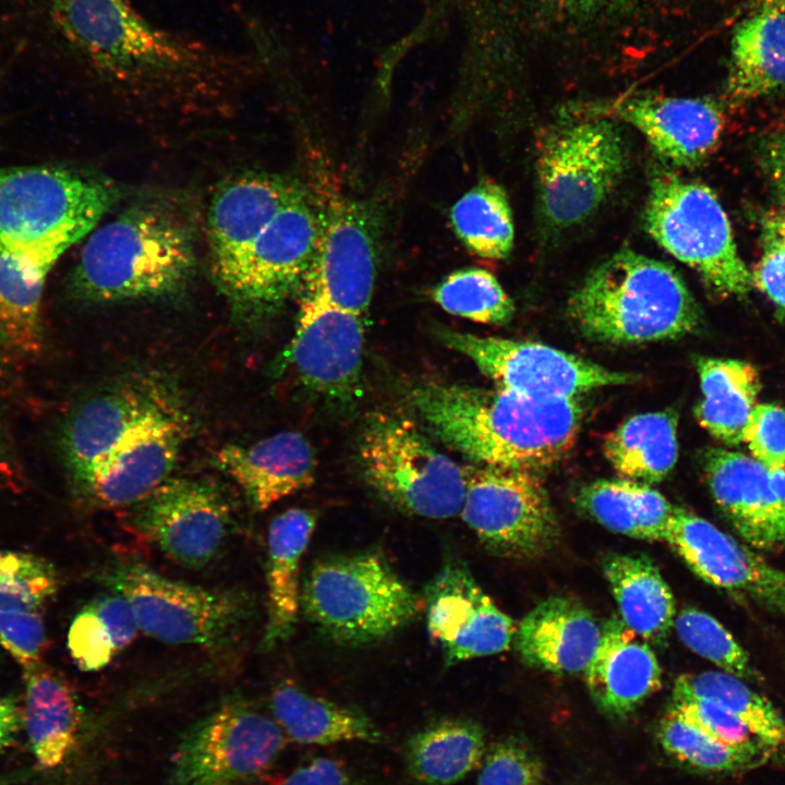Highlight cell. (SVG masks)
<instances>
[{
  "mask_svg": "<svg viewBox=\"0 0 785 785\" xmlns=\"http://www.w3.org/2000/svg\"><path fill=\"white\" fill-rule=\"evenodd\" d=\"M62 46L100 84L141 99L201 100L235 87L245 57L146 19L129 0H46Z\"/></svg>",
  "mask_w": 785,
  "mask_h": 785,
  "instance_id": "6da1fadb",
  "label": "cell"
},
{
  "mask_svg": "<svg viewBox=\"0 0 785 785\" xmlns=\"http://www.w3.org/2000/svg\"><path fill=\"white\" fill-rule=\"evenodd\" d=\"M409 398L428 430L469 459L530 471L566 456L583 415L578 398H531L499 387L427 382Z\"/></svg>",
  "mask_w": 785,
  "mask_h": 785,
  "instance_id": "7a4b0ae2",
  "label": "cell"
},
{
  "mask_svg": "<svg viewBox=\"0 0 785 785\" xmlns=\"http://www.w3.org/2000/svg\"><path fill=\"white\" fill-rule=\"evenodd\" d=\"M196 263L190 219L170 204L145 201L88 234L69 287L90 302L160 298L182 289Z\"/></svg>",
  "mask_w": 785,
  "mask_h": 785,
  "instance_id": "3957f363",
  "label": "cell"
},
{
  "mask_svg": "<svg viewBox=\"0 0 785 785\" xmlns=\"http://www.w3.org/2000/svg\"><path fill=\"white\" fill-rule=\"evenodd\" d=\"M568 314L587 338L611 345L673 340L695 331L700 309L676 269L623 249L573 290Z\"/></svg>",
  "mask_w": 785,
  "mask_h": 785,
  "instance_id": "277c9868",
  "label": "cell"
},
{
  "mask_svg": "<svg viewBox=\"0 0 785 785\" xmlns=\"http://www.w3.org/2000/svg\"><path fill=\"white\" fill-rule=\"evenodd\" d=\"M117 200L113 183L78 169L0 167V253L46 279Z\"/></svg>",
  "mask_w": 785,
  "mask_h": 785,
  "instance_id": "5b68a950",
  "label": "cell"
},
{
  "mask_svg": "<svg viewBox=\"0 0 785 785\" xmlns=\"http://www.w3.org/2000/svg\"><path fill=\"white\" fill-rule=\"evenodd\" d=\"M420 608L413 590L376 551L316 560L301 584V609L326 638L348 647L384 640Z\"/></svg>",
  "mask_w": 785,
  "mask_h": 785,
  "instance_id": "8992f818",
  "label": "cell"
},
{
  "mask_svg": "<svg viewBox=\"0 0 785 785\" xmlns=\"http://www.w3.org/2000/svg\"><path fill=\"white\" fill-rule=\"evenodd\" d=\"M644 227L716 294L742 297L751 290L752 273L738 253L726 212L708 185L657 172L650 183Z\"/></svg>",
  "mask_w": 785,
  "mask_h": 785,
  "instance_id": "52a82bcc",
  "label": "cell"
},
{
  "mask_svg": "<svg viewBox=\"0 0 785 785\" xmlns=\"http://www.w3.org/2000/svg\"><path fill=\"white\" fill-rule=\"evenodd\" d=\"M360 461L370 486L400 511L428 519L460 514L466 470L412 421L390 414L371 419L362 433Z\"/></svg>",
  "mask_w": 785,
  "mask_h": 785,
  "instance_id": "ba28073f",
  "label": "cell"
},
{
  "mask_svg": "<svg viewBox=\"0 0 785 785\" xmlns=\"http://www.w3.org/2000/svg\"><path fill=\"white\" fill-rule=\"evenodd\" d=\"M104 578L129 602L140 630L164 643L221 650L251 616L244 593L172 580L138 563L113 565Z\"/></svg>",
  "mask_w": 785,
  "mask_h": 785,
  "instance_id": "9c48e42d",
  "label": "cell"
},
{
  "mask_svg": "<svg viewBox=\"0 0 785 785\" xmlns=\"http://www.w3.org/2000/svg\"><path fill=\"white\" fill-rule=\"evenodd\" d=\"M287 739L273 716L228 697L180 737L166 785H249L271 769Z\"/></svg>",
  "mask_w": 785,
  "mask_h": 785,
  "instance_id": "30bf717a",
  "label": "cell"
},
{
  "mask_svg": "<svg viewBox=\"0 0 785 785\" xmlns=\"http://www.w3.org/2000/svg\"><path fill=\"white\" fill-rule=\"evenodd\" d=\"M625 167V144L612 121L577 120L553 129L536 161L543 215L556 227L584 221L613 192Z\"/></svg>",
  "mask_w": 785,
  "mask_h": 785,
  "instance_id": "8fae6325",
  "label": "cell"
},
{
  "mask_svg": "<svg viewBox=\"0 0 785 785\" xmlns=\"http://www.w3.org/2000/svg\"><path fill=\"white\" fill-rule=\"evenodd\" d=\"M460 515L481 544L502 557H542L559 536L550 495L535 471L468 468Z\"/></svg>",
  "mask_w": 785,
  "mask_h": 785,
  "instance_id": "7c38bea8",
  "label": "cell"
},
{
  "mask_svg": "<svg viewBox=\"0 0 785 785\" xmlns=\"http://www.w3.org/2000/svg\"><path fill=\"white\" fill-rule=\"evenodd\" d=\"M318 239V214L303 192L286 204L218 288L237 316L262 319L303 286Z\"/></svg>",
  "mask_w": 785,
  "mask_h": 785,
  "instance_id": "4fadbf2b",
  "label": "cell"
},
{
  "mask_svg": "<svg viewBox=\"0 0 785 785\" xmlns=\"http://www.w3.org/2000/svg\"><path fill=\"white\" fill-rule=\"evenodd\" d=\"M437 335L448 348L472 360L497 387L531 398L575 399L597 388L633 381L629 373L539 342L447 328L438 329Z\"/></svg>",
  "mask_w": 785,
  "mask_h": 785,
  "instance_id": "5bb4252c",
  "label": "cell"
},
{
  "mask_svg": "<svg viewBox=\"0 0 785 785\" xmlns=\"http://www.w3.org/2000/svg\"><path fill=\"white\" fill-rule=\"evenodd\" d=\"M180 404L168 386L152 378L126 381L80 403L60 435L70 483L119 455Z\"/></svg>",
  "mask_w": 785,
  "mask_h": 785,
  "instance_id": "9a60e30c",
  "label": "cell"
},
{
  "mask_svg": "<svg viewBox=\"0 0 785 785\" xmlns=\"http://www.w3.org/2000/svg\"><path fill=\"white\" fill-rule=\"evenodd\" d=\"M133 529L174 563L202 568L224 548L233 510L218 485L169 478L133 505Z\"/></svg>",
  "mask_w": 785,
  "mask_h": 785,
  "instance_id": "2e32d148",
  "label": "cell"
},
{
  "mask_svg": "<svg viewBox=\"0 0 785 785\" xmlns=\"http://www.w3.org/2000/svg\"><path fill=\"white\" fill-rule=\"evenodd\" d=\"M663 540L704 582L785 617V571L709 520L674 506Z\"/></svg>",
  "mask_w": 785,
  "mask_h": 785,
  "instance_id": "e0dca14e",
  "label": "cell"
},
{
  "mask_svg": "<svg viewBox=\"0 0 785 785\" xmlns=\"http://www.w3.org/2000/svg\"><path fill=\"white\" fill-rule=\"evenodd\" d=\"M427 631L446 665L493 655L512 643L516 627L462 560H446L425 588Z\"/></svg>",
  "mask_w": 785,
  "mask_h": 785,
  "instance_id": "ac0fdd59",
  "label": "cell"
},
{
  "mask_svg": "<svg viewBox=\"0 0 785 785\" xmlns=\"http://www.w3.org/2000/svg\"><path fill=\"white\" fill-rule=\"evenodd\" d=\"M318 214V239L304 298L362 316L374 289V242L358 207L329 198Z\"/></svg>",
  "mask_w": 785,
  "mask_h": 785,
  "instance_id": "d6986e66",
  "label": "cell"
},
{
  "mask_svg": "<svg viewBox=\"0 0 785 785\" xmlns=\"http://www.w3.org/2000/svg\"><path fill=\"white\" fill-rule=\"evenodd\" d=\"M363 341L360 315L303 298L287 358L307 387L346 401L358 391Z\"/></svg>",
  "mask_w": 785,
  "mask_h": 785,
  "instance_id": "ffe728a7",
  "label": "cell"
},
{
  "mask_svg": "<svg viewBox=\"0 0 785 785\" xmlns=\"http://www.w3.org/2000/svg\"><path fill=\"white\" fill-rule=\"evenodd\" d=\"M300 189L287 180L262 173L234 177L212 197L207 235L213 277L219 287L280 209Z\"/></svg>",
  "mask_w": 785,
  "mask_h": 785,
  "instance_id": "44dd1931",
  "label": "cell"
},
{
  "mask_svg": "<svg viewBox=\"0 0 785 785\" xmlns=\"http://www.w3.org/2000/svg\"><path fill=\"white\" fill-rule=\"evenodd\" d=\"M705 480L716 505L751 547L785 546V504L775 494L770 470L739 451L708 449L702 459Z\"/></svg>",
  "mask_w": 785,
  "mask_h": 785,
  "instance_id": "7402d4cb",
  "label": "cell"
},
{
  "mask_svg": "<svg viewBox=\"0 0 785 785\" xmlns=\"http://www.w3.org/2000/svg\"><path fill=\"white\" fill-rule=\"evenodd\" d=\"M619 118L637 129L657 155L678 167H697L720 142L724 119L712 100L644 96L616 105Z\"/></svg>",
  "mask_w": 785,
  "mask_h": 785,
  "instance_id": "603a6c76",
  "label": "cell"
},
{
  "mask_svg": "<svg viewBox=\"0 0 785 785\" xmlns=\"http://www.w3.org/2000/svg\"><path fill=\"white\" fill-rule=\"evenodd\" d=\"M594 615L579 601L551 596L519 623L514 647L521 661L556 674L584 673L602 637Z\"/></svg>",
  "mask_w": 785,
  "mask_h": 785,
  "instance_id": "cb8c5ba5",
  "label": "cell"
},
{
  "mask_svg": "<svg viewBox=\"0 0 785 785\" xmlns=\"http://www.w3.org/2000/svg\"><path fill=\"white\" fill-rule=\"evenodd\" d=\"M216 462L257 510L312 485L316 468L311 443L294 431L249 446L226 445L218 450Z\"/></svg>",
  "mask_w": 785,
  "mask_h": 785,
  "instance_id": "d4e9b609",
  "label": "cell"
},
{
  "mask_svg": "<svg viewBox=\"0 0 785 785\" xmlns=\"http://www.w3.org/2000/svg\"><path fill=\"white\" fill-rule=\"evenodd\" d=\"M584 674L596 706L618 718L662 686V669L650 643L617 617L603 624L601 641Z\"/></svg>",
  "mask_w": 785,
  "mask_h": 785,
  "instance_id": "484cf974",
  "label": "cell"
},
{
  "mask_svg": "<svg viewBox=\"0 0 785 785\" xmlns=\"http://www.w3.org/2000/svg\"><path fill=\"white\" fill-rule=\"evenodd\" d=\"M23 729L36 763L62 765L76 747L83 727L78 698L61 674L41 662L24 667Z\"/></svg>",
  "mask_w": 785,
  "mask_h": 785,
  "instance_id": "4316f807",
  "label": "cell"
},
{
  "mask_svg": "<svg viewBox=\"0 0 785 785\" xmlns=\"http://www.w3.org/2000/svg\"><path fill=\"white\" fill-rule=\"evenodd\" d=\"M785 87V2L761 0L734 29L726 93L742 102Z\"/></svg>",
  "mask_w": 785,
  "mask_h": 785,
  "instance_id": "83f0119b",
  "label": "cell"
},
{
  "mask_svg": "<svg viewBox=\"0 0 785 785\" xmlns=\"http://www.w3.org/2000/svg\"><path fill=\"white\" fill-rule=\"evenodd\" d=\"M317 523L312 509L291 508L271 521L267 534V619L262 640L264 649L292 633L301 609L300 569Z\"/></svg>",
  "mask_w": 785,
  "mask_h": 785,
  "instance_id": "f1b7e54d",
  "label": "cell"
},
{
  "mask_svg": "<svg viewBox=\"0 0 785 785\" xmlns=\"http://www.w3.org/2000/svg\"><path fill=\"white\" fill-rule=\"evenodd\" d=\"M603 572L621 620L642 639L662 647L676 616L674 594L657 566L643 554L612 553Z\"/></svg>",
  "mask_w": 785,
  "mask_h": 785,
  "instance_id": "f546056e",
  "label": "cell"
},
{
  "mask_svg": "<svg viewBox=\"0 0 785 785\" xmlns=\"http://www.w3.org/2000/svg\"><path fill=\"white\" fill-rule=\"evenodd\" d=\"M270 710L286 737L299 744L384 741L382 730L364 712L313 696L295 685H278L270 696Z\"/></svg>",
  "mask_w": 785,
  "mask_h": 785,
  "instance_id": "4dcf8cb0",
  "label": "cell"
},
{
  "mask_svg": "<svg viewBox=\"0 0 785 785\" xmlns=\"http://www.w3.org/2000/svg\"><path fill=\"white\" fill-rule=\"evenodd\" d=\"M485 751V730L480 723L445 717L413 733L403 757L408 773L418 783L452 785L480 768Z\"/></svg>",
  "mask_w": 785,
  "mask_h": 785,
  "instance_id": "1f68e13d",
  "label": "cell"
},
{
  "mask_svg": "<svg viewBox=\"0 0 785 785\" xmlns=\"http://www.w3.org/2000/svg\"><path fill=\"white\" fill-rule=\"evenodd\" d=\"M696 366L702 392L698 422L722 443H741L760 391L757 370L745 361L708 357L698 358Z\"/></svg>",
  "mask_w": 785,
  "mask_h": 785,
  "instance_id": "d6a6232c",
  "label": "cell"
},
{
  "mask_svg": "<svg viewBox=\"0 0 785 785\" xmlns=\"http://www.w3.org/2000/svg\"><path fill=\"white\" fill-rule=\"evenodd\" d=\"M576 504L607 530L648 541L663 540L674 508L651 485L623 478L583 485Z\"/></svg>",
  "mask_w": 785,
  "mask_h": 785,
  "instance_id": "836d02e7",
  "label": "cell"
},
{
  "mask_svg": "<svg viewBox=\"0 0 785 785\" xmlns=\"http://www.w3.org/2000/svg\"><path fill=\"white\" fill-rule=\"evenodd\" d=\"M677 425L674 410L636 414L605 437L604 455L620 478L660 483L678 459Z\"/></svg>",
  "mask_w": 785,
  "mask_h": 785,
  "instance_id": "e575fe53",
  "label": "cell"
},
{
  "mask_svg": "<svg viewBox=\"0 0 785 785\" xmlns=\"http://www.w3.org/2000/svg\"><path fill=\"white\" fill-rule=\"evenodd\" d=\"M673 700L705 698L712 700L741 720L768 747L785 745V720L764 697L747 686L741 678L726 672L683 674L677 677Z\"/></svg>",
  "mask_w": 785,
  "mask_h": 785,
  "instance_id": "d590c367",
  "label": "cell"
},
{
  "mask_svg": "<svg viewBox=\"0 0 785 785\" xmlns=\"http://www.w3.org/2000/svg\"><path fill=\"white\" fill-rule=\"evenodd\" d=\"M450 220L461 243L480 257L503 259L514 247L511 207L495 182L484 180L466 192L454 204Z\"/></svg>",
  "mask_w": 785,
  "mask_h": 785,
  "instance_id": "8d00e7d4",
  "label": "cell"
},
{
  "mask_svg": "<svg viewBox=\"0 0 785 785\" xmlns=\"http://www.w3.org/2000/svg\"><path fill=\"white\" fill-rule=\"evenodd\" d=\"M656 737L664 751L679 764L704 773H735L762 764L769 751L726 745L683 718L669 708L660 720Z\"/></svg>",
  "mask_w": 785,
  "mask_h": 785,
  "instance_id": "74e56055",
  "label": "cell"
},
{
  "mask_svg": "<svg viewBox=\"0 0 785 785\" xmlns=\"http://www.w3.org/2000/svg\"><path fill=\"white\" fill-rule=\"evenodd\" d=\"M45 280L0 253V327L16 357L34 355L43 347L40 306Z\"/></svg>",
  "mask_w": 785,
  "mask_h": 785,
  "instance_id": "f35d334b",
  "label": "cell"
},
{
  "mask_svg": "<svg viewBox=\"0 0 785 785\" xmlns=\"http://www.w3.org/2000/svg\"><path fill=\"white\" fill-rule=\"evenodd\" d=\"M432 298L444 311L478 323L506 324L515 313L514 302L499 281L482 268L449 274L433 289Z\"/></svg>",
  "mask_w": 785,
  "mask_h": 785,
  "instance_id": "ab89813d",
  "label": "cell"
},
{
  "mask_svg": "<svg viewBox=\"0 0 785 785\" xmlns=\"http://www.w3.org/2000/svg\"><path fill=\"white\" fill-rule=\"evenodd\" d=\"M673 627L685 645L722 671L746 680L760 679L745 649L710 614L685 607L675 616Z\"/></svg>",
  "mask_w": 785,
  "mask_h": 785,
  "instance_id": "60d3db41",
  "label": "cell"
},
{
  "mask_svg": "<svg viewBox=\"0 0 785 785\" xmlns=\"http://www.w3.org/2000/svg\"><path fill=\"white\" fill-rule=\"evenodd\" d=\"M52 565L34 554L0 552V611L40 613L58 590Z\"/></svg>",
  "mask_w": 785,
  "mask_h": 785,
  "instance_id": "b9f144b4",
  "label": "cell"
},
{
  "mask_svg": "<svg viewBox=\"0 0 785 785\" xmlns=\"http://www.w3.org/2000/svg\"><path fill=\"white\" fill-rule=\"evenodd\" d=\"M545 766L521 736L505 737L486 749L476 785H542Z\"/></svg>",
  "mask_w": 785,
  "mask_h": 785,
  "instance_id": "7bdbcfd3",
  "label": "cell"
},
{
  "mask_svg": "<svg viewBox=\"0 0 785 785\" xmlns=\"http://www.w3.org/2000/svg\"><path fill=\"white\" fill-rule=\"evenodd\" d=\"M683 718L729 746L754 751L774 750L764 745L736 715L705 698H681L671 705Z\"/></svg>",
  "mask_w": 785,
  "mask_h": 785,
  "instance_id": "ee69618b",
  "label": "cell"
},
{
  "mask_svg": "<svg viewBox=\"0 0 785 785\" xmlns=\"http://www.w3.org/2000/svg\"><path fill=\"white\" fill-rule=\"evenodd\" d=\"M68 648L82 671L105 667L118 653L112 635L90 604L73 619L68 633Z\"/></svg>",
  "mask_w": 785,
  "mask_h": 785,
  "instance_id": "f6af8a7d",
  "label": "cell"
},
{
  "mask_svg": "<svg viewBox=\"0 0 785 785\" xmlns=\"http://www.w3.org/2000/svg\"><path fill=\"white\" fill-rule=\"evenodd\" d=\"M752 458L770 471L785 463V410L770 403H757L742 434Z\"/></svg>",
  "mask_w": 785,
  "mask_h": 785,
  "instance_id": "bcb514c9",
  "label": "cell"
},
{
  "mask_svg": "<svg viewBox=\"0 0 785 785\" xmlns=\"http://www.w3.org/2000/svg\"><path fill=\"white\" fill-rule=\"evenodd\" d=\"M47 644L41 613L0 611V645L23 667L41 662Z\"/></svg>",
  "mask_w": 785,
  "mask_h": 785,
  "instance_id": "7dc6e473",
  "label": "cell"
},
{
  "mask_svg": "<svg viewBox=\"0 0 785 785\" xmlns=\"http://www.w3.org/2000/svg\"><path fill=\"white\" fill-rule=\"evenodd\" d=\"M281 785H366L340 759L315 757L297 766Z\"/></svg>",
  "mask_w": 785,
  "mask_h": 785,
  "instance_id": "c3c4849f",
  "label": "cell"
},
{
  "mask_svg": "<svg viewBox=\"0 0 785 785\" xmlns=\"http://www.w3.org/2000/svg\"><path fill=\"white\" fill-rule=\"evenodd\" d=\"M765 235V249L752 273V283L785 309V243L769 232Z\"/></svg>",
  "mask_w": 785,
  "mask_h": 785,
  "instance_id": "681fc988",
  "label": "cell"
},
{
  "mask_svg": "<svg viewBox=\"0 0 785 785\" xmlns=\"http://www.w3.org/2000/svg\"><path fill=\"white\" fill-rule=\"evenodd\" d=\"M89 604L109 628L118 652L133 642L140 628L131 605L122 595L113 592Z\"/></svg>",
  "mask_w": 785,
  "mask_h": 785,
  "instance_id": "f907efd6",
  "label": "cell"
},
{
  "mask_svg": "<svg viewBox=\"0 0 785 785\" xmlns=\"http://www.w3.org/2000/svg\"><path fill=\"white\" fill-rule=\"evenodd\" d=\"M22 729V704L15 698H0V750L14 745Z\"/></svg>",
  "mask_w": 785,
  "mask_h": 785,
  "instance_id": "816d5d0a",
  "label": "cell"
},
{
  "mask_svg": "<svg viewBox=\"0 0 785 785\" xmlns=\"http://www.w3.org/2000/svg\"><path fill=\"white\" fill-rule=\"evenodd\" d=\"M19 467L5 420L0 409V483H8L17 475Z\"/></svg>",
  "mask_w": 785,
  "mask_h": 785,
  "instance_id": "f5cc1de1",
  "label": "cell"
},
{
  "mask_svg": "<svg viewBox=\"0 0 785 785\" xmlns=\"http://www.w3.org/2000/svg\"><path fill=\"white\" fill-rule=\"evenodd\" d=\"M568 9L579 12H595L602 9H621L639 0H557Z\"/></svg>",
  "mask_w": 785,
  "mask_h": 785,
  "instance_id": "db71d44e",
  "label": "cell"
},
{
  "mask_svg": "<svg viewBox=\"0 0 785 785\" xmlns=\"http://www.w3.org/2000/svg\"><path fill=\"white\" fill-rule=\"evenodd\" d=\"M770 166L776 186L785 200V136L773 145L770 153Z\"/></svg>",
  "mask_w": 785,
  "mask_h": 785,
  "instance_id": "11a10c76",
  "label": "cell"
},
{
  "mask_svg": "<svg viewBox=\"0 0 785 785\" xmlns=\"http://www.w3.org/2000/svg\"><path fill=\"white\" fill-rule=\"evenodd\" d=\"M771 485L777 497L785 504V463L773 471H770Z\"/></svg>",
  "mask_w": 785,
  "mask_h": 785,
  "instance_id": "9f6ffc18",
  "label": "cell"
},
{
  "mask_svg": "<svg viewBox=\"0 0 785 785\" xmlns=\"http://www.w3.org/2000/svg\"><path fill=\"white\" fill-rule=\"evenodd\" d=\"M765 230L785 243V218L775 217L766 224Z\"/></svg>",
  "mask_w": 785,
  "mask_h": 785,
  "instance_id": "6f0895ef",
  "label": "cell"
},
{
  "mask_svg": "<svg viewBox=\"0 0 785 785\" xmlns=\"http://www.w3.org/2000/svg\"><path fill=\"white\" fill-rule=\"evenodd\" d=\"M16 357L0 327V365L7 364L12 358Z\"/></svg>",
  "mask_w": 785,
  "mask_h": 785,
  "instance_id": "680465c9",
  "label": "cell"
},
{
  "mask_svg": "<svg viewBox=\"0 0 785 785\" xmlns=\"http://www.w3.org/2000/svg\"><path fill=\"white\" fill-rule=\"evenodd\" d=\"M782 1L785 2V0H782Z\"/></svg>",
  "mask_w": 785,
  "mask_h": 785,
  "instance_id": "91938a15",
  "label": "cell"
}]
</instances>
